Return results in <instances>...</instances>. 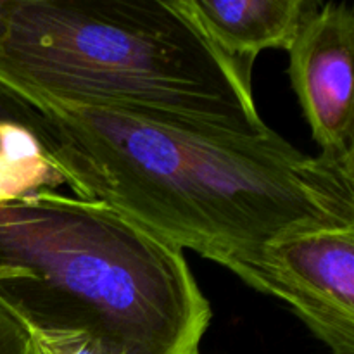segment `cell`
Wrapping results in <instances>:
<instances>
[{"mask_svg":"<svg viewBox=\"0 0 354 354\" xmlns=\"http://www.w3.org/2000/svg\"><path fill=\"white\" fill-rule=\"evenodd\" d=\"M0 354H31L30 335L16 317L0 303Z\"/></svg>","mask_w":354,"mask_h":354,"instance_id":"30bf717a","label":"cell"},{"mask_svg":"<svg viewBox=\"0 0 354 354\" xmlns=\"http://www.w3.org/2000/svg\"><path fill=\"white\" fill-rule=\"evenodd\" d=\"M64 185L40 142L26 128L0 124V201Z\"/></svg>","mask_w":354,"mask_h":354,"instance_id":"52a82bcc","label":"cell"},{"mask_svg":"<svg viewBox=\"0 0 354 354\" xmlns=\"http://www.w3.org/2000/svg\"><path fill=\"white\" fill-rule=\"evenodd\" d=\"M234 273L283 301L332 354H354V228L279 239Z\"/></svg>","mask_w":354,"mask_h":354,"instance_id":"277c9868","label":"cell"},{"mask_svg":"<svg viewBox=\"0 0 354 354\" xmlns=\"http://www.w3.org/2000/svg\"><path fill=\"white\" fill-rule=\"evenodd\" d=\"M182 6L218 50L251 71L259 52L266 48L289 52L322 3L317 0H182Z\"/></svg>","mask_w":354,"mask_h":354,"instance_id":"8992f818","label":"cell"},{"mask_svg":"<svg viewBox=\"0 0 354 354\" xmlns=\"http://www.w3.org/2000/svg\"><path fill=\"white\" fill-rule=\"evenodd\" d=\"M290 85L322 154L354 161V9L322 3L289 48Z\"/></svg>","mask_w":354,"mask_h":354,"instance_id":"5b68a950","label":"cell"},{"mask_svg":"<svg viewBox=\"0 0 354 354\" xmlns=\"http://www.w3.org/2000/svg\"><path fill=\"white\" fill-rule=\"evenodd\" d=\"M10 92V90H9ZM66 185L232 273L279 239L354 228V161L259 133L17 90Z\"/></svg>","mask_w":354,"mask_h":354,"instance_id":"6da1fadb","label":"cell"},{"mask_svg":"<svg viewBox=\"0 0 354 354\" xmlns=\"http://www.w3.org/2000/svg\"><path fill=\"white\" fill-rule=\"evenodd\" d=\"M0 124L26 128L28 131L37 135L40 116L30 104L0 85Z\"/></svg>","mask_w":354,"mask_h":354,"instance_id":"9c48e42d","label":"cell"},{"mask_svg":"<svg viewBox=\"0 0 354 354\" xmlns=\"http://www.w3.org/2000/svg\"><path fill=\"white\" fill-rule=\"evenodd\" d=\"M0 303L28 334H86L106 354H199L209 301L180 248L99 201H0Z\"/></svg>","mask_w":354,"mask_h":354,"instance_id":"7a4b0ae2","label":"cell"},{"mask_svg":"<svg viewBox=\"0 0 354 354\" xmlns=\"http://www.w3.org/2000/svg\"><path fill=\"white\" fill-rule=\"evenodd\" d=\"M31 354H106L86 334H28Z\"/></svg>","mask_w":354,"mask_h":354,"instance_id":"ba28073f","label":"cell"},{"mask_svg":"<svg viewBox=\"0 0 354 354\" xmlns=\"http://www.w3.org/2000/svg\"><path fill=\"white\" fill-rule=\"evenodd\" d=\"M0 85L259 133L251 71L182 0H0Z\"/></svg>","mask_w":354,"mask_h":354,"instance_id":"3957f363","label":"cell"}]
</instances>
